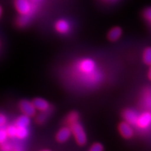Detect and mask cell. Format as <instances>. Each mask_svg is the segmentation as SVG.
Instances as JSON below:
<instances>
[{
    "mask_svg": "<svg viewBox=\"0 0 151 151\" xmlns=\"http://www.w3.org/2000/svg\"><path fill=\"white\" fill-rule=\"evenodd\" d=\"M69 78L76 86L90 88L99 82L100 73L96 62L92 58L75 60L68 69Z\"/></svg>",
    "mask_w": 151,
    "mask_h": 151,
    "instance_id": "obj_1",
    "label": "cell"
},
{
    "mask_svg": "<svg viewBox=\"0 0 151 151\" xmlns=\"http://www.w3.org/2000/svg\"><path fill=\"white\" fill-rule=\"evenodd\" d=\"M15 7L20 16H32L36 6L31 0H15Z\"/></svg>",
    "mask_w": 151,
    "mask_h": 151,
    "instance_id": "obj_2",
    "label": "cell"
},
{
    "mask_svg": "<svg viewBox=\"0 0 151 151\" xmlns=\"http://www.w3.org/2000/svg\"><path fill=\"white\" fill-rule=\"evenodd\" d=\"M69 127L77 144L80 146H85L88 142V137L82 124L79 122H77Z\"/></svg>",
    "mask_w": 151,
    "mask_h": 151,
    "instance_id": "obj_3",
    "label": "cell"
},
{
    "mask_svg": "<svg viewBox=\"0 0 151 151\" xmlns=\"http://www.w3.org/2000/svg\"><path fill=\"white\" fill-rule=\"evenodd\" d=\"M19 109L21 111L22 114L26 115V116L31 117H34L37 113V109H36L35 105L32 101H30L29 100L23 99L19 102L18 104Z\"/></svg>",
    "mask_w": 151,
    "mask_h": 151,
    "instance_id": "obj_4",
    "label": "cell"
},
{
    "mask_svg": "<svg viewBox=\"0 0 151 151\" xmlns=\"http://www.w3.org/2000/svg\"><path fill=\"white\" fill-rule=\"evenodd\" d=\"M118 132L122 138L125 139H130L134 137V132L129 123L126 121L120 122L118 124Z\"/></svg>",
    "mask_w": 151,
    "mask_h": 151,
    "instance_id": "obj_5",
    "label": "cell"
},
{
    "mask_svg": "<svg viewBox=\"0 0 151 151\" xmlns=\"http://www.w3.org/2000/svg\"><path fill=\"white\" fill-rule=\"evenodd\" d=\"M71 135H72V132L69 126L62 127L57 132L55 136L56 141L61 143H65L70 139Z\"/></svg>",
    "mask_w": 151,
    "mask_h": 151,
    "instance_id": "obj_6",
    "label": "cell"
},
{
    "mask_svg": "<svg viewBox=\"0 0 151 151\" xmlns=\"http://www.w3.org/2000/svg\"><path fill=\"white\" fill-rule=\"evenodd\" d=\"M151 123V113L144 112L138 117L136 124L141 129H146Z\"/></svg>",
    "mask_w": 151,
    "mask_h": 151,
    "instance_id": "obj_7",
    "label": "cell"
},
{
    "mask_svg": "<svg viewBox=\"0 0 151 151\" xmlns=\"http://www.w3.org/2000/svg\"><path fill=\"white\" fill-rule=\"evenodd\" d=\"M55 29L58 33L62 35H66L69 33L71 29V25L69 22L65 19H60L55 23Z\"/></svg>",
    "mask_w": 151,
    "mask_h": 151,
    "instance_id": "obj_8",
    "label": "cell"
},
{
    "mask_svg": "<svg viewBox=\"0 0 151 151\" xmlns=\"http://www.w3.org/2000/svg\"><path fill=\"white\" fill-rule=\"evenodd\" d=\"M37 111L40 112H46L50 110V105L47 100L41 97H37L32 100Z\"/></svg>",
    "mask_w": 151,
    "mask_h": 151,
    "instance_id": "obj_9",
    "label": "cell"
},
{
    "mask_svg": "<svg viewBox=\"0 0 151 151\" xmlns=\"http://www.w3.org/2000/svg\"><path fill=\"white\" fill-rule=\"evenodd\" d=\"M122 35V29L120 27L116 26L109 30L108 34H107V38L110 41L112 42H116L119 40Z\"/></svg>",
    "mask_w": 151,
    "mask_h": 151,
    "instance_id": "obj_10",
    "label": "cell"
},
{
    "mask_svg": "<svg viewBox=\"0 0 151 151\" xmlns=\"http://www.w3.org/2000/svg\"><path fill=\"white\" fill-rule=\"evenodd\" d=\"M122 116L124 118V121L127 122L130 124H136L138 116L137 113L132 109H126L122 113Z\"/></svg>",
    "mask_w": 151,
    "mask_h": 151,
    "instance_id": "obj_11",
    "label": "cell"
},
{
    "mask_svg": "<svg viewBox=\"0 0 151 151\" xmlns=\"http://www.w3.org/2000/svg\"><path fill=\"white\" fill-rule=\"evenodd\" d=\"M30 122H31L30 117L26 116L24 114H22L16 119V120L14 121V124L16 127H28L30 124Z\"/></svg>",
    "mask_w": 151,
    "mask_h": 151,
    "instance_id": "obj_12",
    "label": "cell"
},
{
    "mask_svg": "<svg viewBox=\"0 0 151 151\" xmlns=\"http://www.w3.org/2000/svg\"><path fill=\"white\" fill-rule=\"evenodd\" d=\"M79 114L76 111H71L67 115L65 119V123L67 126H71V124L78 122Z\"/></svg>",
    "mask_w": 151,
    "mask_h": 151,
    "instance_id": "obj_13",
    "label": "cell"
},
{
    "mask_svg": "<svg viewBox=\"0 0 151 151\" xmlns=\"http://www.w3.org/2000/svg\"><path fill=\"white\" fill-rule=\"evenodd\" d=\"M29 132L28 127H17L16 138L19 140H24L29 136Z\"/></svg>",
    "mask_w": 151,
    "mask_h": 151,
    "instance_id": "obj_14",
    "label": "cell"
},
{
    "mask_svg": "<svg viewBox=\"0 0 151 151\" xmlns=\"http://www.w3.org/2000/svg\"><path fill=\"white\" fill-rule=\"evenodd\" d=\"M142 58L144 64L148 66L151 65V47L148 46L144 49L143 52Z\"/></svg>",
    "mask_w": 151,
    "mask_h": 151,
    "instance_id": "obj_15",
    "label": "cell"
},
{
    "mask_svg": "<svg viewBox=\"0 0 151 151\" xmlns=\"http://www.w3.org/2000/svg\"><path fill=\"white\" fill-rule=\"evenodd\" d=\"M32 16H20V17L17 19L16 24L20 27H23L27 26L29 23L30 18Z\"/></svg>",
    "mask_w": 151,
    "mask_h": 151,
    "instance_id": "obj_16",
    "label": "cell"
},
{
    "mask_svg": "<svg viewBox=\"0 0 151 151\" xmlns=\"http://www.w3.org/2000/svg\"><path fill=\"white\" fill-rule=\"evenodd\" d=\"M7 134L9 139H16L17 134V127L15 124H11L6 127Z\"/></svg>",
    "mask_w": 151,
    "mask_h": 151,
    "instance_id": "obj_17",
    "label": "cell"
},
{
    "mask_svg": "<svg viewBox=\"0 0 151 151\" xmlns=\"http://www.w3.org/2000/svg\"><path fill=\"white\" fill-rule=\"evenodd\" d=\"M49 111H46V112H41L36 118V122L38 124H43V122L46 120L47 118H48V113Z\"/></svg>",
    "mask_w": 151,
    "mask_h": 151,
    "instance_id": "obj_18",
    "label": "cell"
},
{
    "mask_svg": "<svg viewBox=\"0 0 151 151\" xmlns=\"http://www.w3.org/2000/svg\"><path fill=\"white\" fill-rule=\"evenodd\" d=\"M9 139L6 128L0 127V144L6 142L7 139Z\"/></svg>",
    "mask_w": 151,
    "mask_h": 151,
    "instance_id": "obj_19",
    "label": "cell"
},
{
    "mask_svg": "<svg viewBox=\"0 0 151 151\" xmlns=\"http://www.w3.org/2000/svg\"><path fill=\"white\" fill-rule=\"evenodd\" d=\"M104 150V146L101 143L99 142L94 143L89 148L90 151H103Z\"/></svg>",
    "mask_w": 151,
    "mask_h": 151,
    "instance_id": "obj_20",
    "label": "cell"
},
{
    "mask_svg": "<svg viewBox=\"0 0 151 151\" xmlns=\"http://www.w3.org/2000/svg\"><path fill=\"white\" fill-rule=\"evenodd\" d=\"M0 150L1 151H11L13 150L12 143L6 142L0 144Z\"/></svg>",
    "mask_w": 151,
    "mask_h": 151,
    "instance_id": "obj_21",
    "label": "cell"
},
{
    "mask_svg": "<svg viewBox=\"0 0 151 151\" xmlns=\"http://www.w3.org/2000/svg\"><path fill=\"white\" fill-rule=\"evenodd\" d=\"M7 123V118L2 113H0V127H4Z\"/></svg>",
    "mask_w": 151,
    "mask_h": 151,
    "instance_id": "obj_22",
    "label": "cell"
},
{
    "mask_svg": "<svg viewBox=\"0 0 151 151\" xmlns=\"http://www.w3.org/2000/svg\"><path fill=\"white\" fill-rule=\"evenodd\" d=\"M143 16L147 20L151 22V7L146 9L143 12Z\"/></svg>",
    "mask_w": 151,
    "mask_h": 151,
    "instance_id": "obj_23",
    "label": "cell"
},
{
    "mask_svg": "<svg viewBox=\"0 0 151 151\" xmlns=\"http://www.w3.org/2000/svg\"><path fill=\"white\" fill-rule=\"evenodd\" d=\"M23 150L21 145L18 144V143H16V144H13V150L14 151H19Z\"/></svg>",
    "mask_w": 151,
    "mask_h": 151,
    "instance_id": "obj_24",
    "label": "cell"
},
{
    "mask_svg": "<svg viewBox=\"0 0 151 151\" xmlns=\"http://www.w3.org/2000/svg\"><path fill=\"white\" fill-rule=\"evenodd\" d=\"M148 78L149 80L151 81V65H150V68H149L148 71Z\"/></svg>",
    "mask_w": 151,
    "mask_h": 151,
    "instance_id": "obj_25",
    "label": "cell"
},
{
    "mask_svg": "<svg viewBox=\"0 0 151 151\" xmlns=\"http://www.w3.org/2000/svg\"><path fill=\"white\" fill-rule=\"evenodd\" d=\"M2 12H3L2 8H1V6H0V18H1V15H2Z\"/></svg>",
    "mask_w": 151,
    "mask_h": 151,
    "instance_id": "obj_26",
    "label": "cell"
},
{
    "mask_svg": "<svg viewBox=\"0 0 151 151\" xmlns=\"http://www.w3.org/2000/svg\"><path fill=\"white\" fill-rule=\"evenodd\" d=\"M32 1L33 3H35V4H37V3H38V2H39V1H41V0H31Z\"/></svg>",
    "mask_w": 151,
    "mask_h": 151,
    "instance_id": "obj_27",
    "label": "cell"
}]
</instances>
